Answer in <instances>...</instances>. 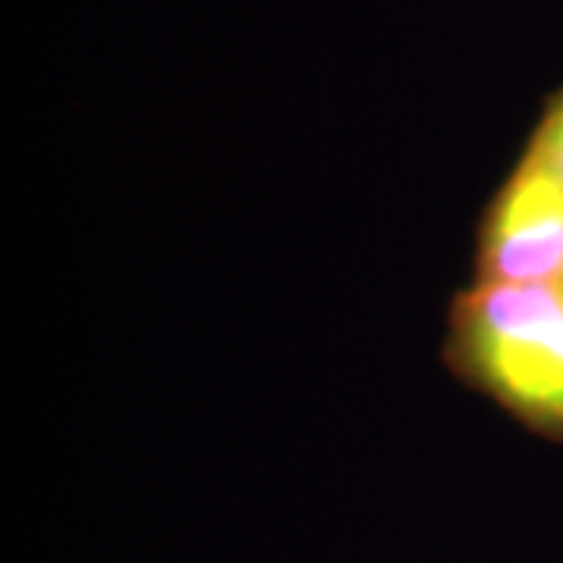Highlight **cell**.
<instances>
[{
	"label": "cell",
	"instance_id": "cell-1",
	"mask_svg": "<svg viewBox=\"0 0 563 563\" xmlns=\"http://www.w3.org/2000/svg\"><path fill=\"white\" fill-rule=\"evenodd\" d=\"M444 369L526 432L563 444V288H461L444 313Z\"/></svg>",
	"mask_w": 563,
	"mask_h": 563
},
{
	"label": "cell",
	"instance_id": "cell-2",
	"mask_svg": "<svg viewBox=\"0 0 563 563\" xmlns=\"http://www.w3.org/2000/svg\"><path fill=\"white\" fill-rule=\"evenodd\" d=\"M563 276V179L526 141L485 201L473 242V282L542 285Z\"/></svg>",
	"mask_w": 563,
	"mask_h": 563
},
{
	"label": "cell",
	"instance_id": "cell-3",
	"mask_svg": "<svg viewBox=\"0 0 563 563\" xmlns=\"http://www.w3.org/2000/svg\"><path fill=\"white\" fill-rule=\"evenodd\" d=\"M526 141H532L542 151L563 179V85L544 98L542 113H539V120H536Z\"/></svg>",
	"mask_w": 563,
	"mask_h": 563
},
{
	"label": "cell",
	"instance_id": "cell-4",
	"mask_svg": "<svg viewBox=\"0 0 563 563\" xmlns=\"http://www.w3.org/2000/svg\"><path fill=\"white\" fill-rule=\"evenodd\" d=\"M558 285H561V288H563V276H561V282H558Z\"/></svg>",
	"mask_w": 563,
	"mask_h": 563
}]
</instances>
